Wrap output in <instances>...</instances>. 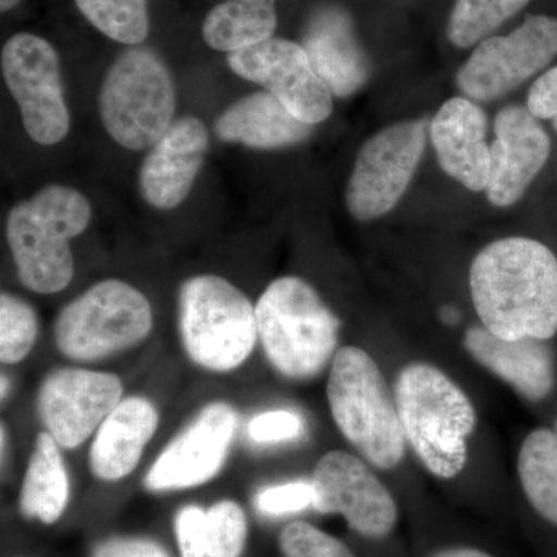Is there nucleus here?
Instances as JSON below:
<instances>
[{
    "label": "nucleus",
    "instance_id": "nucleus-1",
    "mask_svg": "<svg viewBox=\"0 0 557 557\" xmlns=\"http://www.w3.org/2000/svg\"><path fill=\"white\" fill-rule=\"evenodd\" d=\"M469 289L483 327L502 339L557 335V256L530 237H505L472 260Z\"/></svg>",
    "mask_w": 557,
    "mask_h": 557
},
{
    "label": "nucleus",
    "instance_id": "nucleus-2",
    "mask_svg": "<svg viewBox=\"0 0 557 557\" xmlns=\"http://www.w3.org/2000/svg\"><path fill=\"white\" fill-rule=\"evenodd\" d=\"M394 398L406 443L421 465L438 479L460 475L478 426L467 392L437 366L410 362L399 370Z\"/></svg>",
    "mask_w": 557,
    "mask_h": 557
},
{
    "label": "nucleus",
    "instance_id": "nucleus-3",
    "mask_svg": "<svg viewBox=\"0 0 557 557\" xmlns=\"http://www.w3.org/2000/svg\"><path fill=\"white\" fill-rule=\"evenodd\" d=\"M91 205L73 186L50 183L11 208L7 240L17 277L39 295H54L75 274L70 242L89 228Z\"/></svg>",
    "mask_w": 557,
    "mask_h": 557
},
{
    "label": "nucleus",
    "instance_id": "nucleus-4",
    "mask_svg": "<svg viewBox=\"0 0 557 557\" xmlns=\"http://www.w3.org/2000/svg\"><path fill=\"white\" fill-rule=\"evenodd\" d=\"M256 322L267 359L285 379H317L339 350V319L304 278L271 282L256 304Z\"/></svg>",
    "mask_w": 557,
    "mask_h": 557
},
{
    "label": "nucleus",
    "instance_id": "nucleus-5",
    "mask_svg": "<svg viewBox=\"0 0 557 557\" xmlns=\"http://www.w3.org/2000/svg\"><path fill=\"white\" fill-rule=\"evenodd\" d=\"M327 399L341 434L369 465L391 471L401 463L408 443L397 405L368 351L339 347L330 364Z\"/></svg>",
    "mask_w": 557,
    "mask_h": 557
},
{
    "label": "nucleus",
    "instance_id": "nucleus-6",
    "mask_svg": "<svg viewBox=\"0 0 557 557\" xmlns=\"http://www.w3.org/2000/svg\"><path fill=\"white\" fill-rule=\"evenodd\" d=\"M98 110L102 127L121 148H152L175 121L177 87L160 54L131 47L102 78Z\"/></svg>",
    "mask_w": 557,
    "mask_h": 557
},
{
    "label": "nucleus",
    "instance_id": "nucleus-7",
    "mask_svg": "<svg viewBox=\"0 0 557 557\" xmlns=\"http://www.w3.org/2000/svg\"><path fill=\"white\" fill-rule=\"evenodd\" d=\"M178 329L189 358L200 368L219 373L244 364L259 338L251 300L215 274H200L183 282Z\"/></svg>",
    "mask_w": 557,
    "mask_h": 557
},
{
    "label": "nucleus",
    "instance_id": "nucleus-8",
    "mask_svg": "<svg viewBox=\"0 0 557 557\" xmlns=\"http://www.w3.org/2000/svg\"><path fill=\"white\" fill-rule=\"evenodd\" d=\"M153 325L152 307L134 285L106 278L69 302L54 322V341L75 361H97L137 346Z\"/></svg>",
    "mask_w": 557,
    "mask_h": 557
},
{
    "label": "nucleus",
    "instance_id": "nucleus-9",
    "mask_svg": "<svg viewBox=\"0 0 557 557\" xmlns=\"http://www.w3.org/2000/svg\"><path fill=\"white\" fill-rule=\"evenodd\" d=\"M0 65L28 137L40 146L60 145L67 138L72 116L57 49L40 36L17 33L3 46Z\"/></svg>",
    "mask_w": 557,
    "mask_h": 557
},
{
    "label": "nucleus",
    "instance_id": "nucleus-10",
    "mask_svg": "<svg viewBox=\"0 0 557 557\" xmlns=\"http://www.w3.org/2000/svg\"><path fill=\"white\" fill-rule=\"evenodd\" d=\"M557 60V16L530 14L507 36H490L457 72L456 83L472 101H493L544 73Z\"/></svg>",
    "mask_w": 557,
    "mask_h": 557
},
{
    "label": "nucleus",
    "instance_id": "nucleus-11",
    "mask_svg": "<svg viewBox=\"0 0 557 557\" xmlns=\"http://www.w3.org/2000/svg\"><path fill=\"white\" fill-rule=\"evenodd\" d=\"M426 123L392 124L359 149L348 178L346 205L351 218L370 222L397 207L426 148Z\"/></svg>",
    "mask_w": 557,
    "mask_h": 557
},
{
    "label": "nucleus",
    "instance_id": "nucleus-12",
    "mask_svg": "<svg viewBox=\"0 0 557 557\" xmlns=\"http://www.w3.org/2000/svg\"><path fill=\"white\" fill-rule=\"evenodd\" d=\"M313 508L322 515H339L359 536L380 541L397 527L399 509L394 494L361 458L332 450L314 468Z\"/></svg>",
    "mask_w": 557,
    "mask_h": 557
},
{
    "label": "nucleus",
    "instance_id": "nucleus-13",
    "mask_svg": "<svg viewBox=\"0 0 557 557\" xmlns=\"http://www.w3.org/2000/svg\"><path fill=\"white\" fill-rule=\"evenodd\" d=\"M226 62L237 76L262 86L304 123L314 126L332 115V91L300 44L270 38L230 53Z\"/></svg>",
    "mask_w": 557,
    "mask_h": 557
},
{
    "label": "nucleus",
    "instance_id": "nucleus-14",
    "mask_svg": "<svg viewBox=\"0 0 557 557\" xmlns=\"http://www.w3.org/2000/svg\"><path fill=\"white\" fill-rule=\"evenodd\" d=\"M123 384L112 373L58 369L39 388V416L62 448L75 449L121 403Z\"/></svg>",
    "mask_w": 557,
    "mask_h": 557
},
{
    "label": "nucleus",
    "instance_id": "nucleus-15",
    "mask_svg": "<svg viewBox=\"0 0 557 557\" xmlns=\"http://www.w3.org/2000/svg\"><path fill=\"white\" fill-rule=\"evenodd\" d=\"M236 413L226 403H212L150 467L145 479L149 491L186 490L203 485L219 474L236 431Z\"/></svg>",
    "mask_w": 557,
    "mask_h": 557
},
{
    "label": "nucleus",
    "instance_id": "nucleus-16",
    "mask_svg": "<svg viewBox=\"0 0 557 557\" xmlns=\"http://www.w3.org/2000/svg\"><path fill=\"white\" fill-rule=\"evenodd\" d=\"M486 197L494 207L518 203L552 153V139L536 116L522 106H507L494 121Z\"/></svg>",
    "mask_w": 557,
    "mask_h": 557
},
{
    "label": "nucleus",
    "instance_id": "nucleus-17",
    "mask_svg": "<svg viewBox=\"0 0 557 557\" xmlns=\"http://www.w3.org/2000/svg\"><path fill=\"white\" fill-rule=\"evenodd\" d=\"M208 127L197 116L175 119L149 149L138 172V190L150 208L172 211L196 185L209 150Z\"/></svg>",
    "mask_w": 557,
    "mask_h": 557
},
{
    "label": "nucleus",
    "instance_id": "nucleus-18",
    "mask_svg": "<svg viewBox=\"0 0 557 557\" xmlns=\"http://www.w3.org/2000/svg\"><path fill=\"white\" fill-rule=\"evenodd\" d=\"M463 346L469 357L528 401H544L555 391L556 357L548 341L502 339L475 325L465 333Z\"/></svg>",
    "mask_w": 557,
    "mask_h": 557
},
{
    "label": "nucleus",
    "instance_id": "nucleus-19",
    "mask_svg": "<svg viewBox=\"0 0 557 557\" xmlns=\"http://www.w3.org/2000/svg\"><path fill=\"white\" fill-rule=\"evenodd\" d=\"M300 46L333 97H351L368 83L369 58L346 10L329 5L314 11Z\"/></svg>",
    "mask_w": 557,
    "mask_h": 557
},
{
    "label": "nucleus",
    "instance_id": "nucleus-20",
    "mask_svg": "<svg viewBox=\"0 0 557 557\" xmlns=\"http://www.w3.org/2000/svg\"><path fill=\"white\" fill-rule=\"evenodd\" d=\"M486 116L468 98H453L440 108L431 123V139L442 170L469 190H486L491 146L486 143Z\"/></svg>",
    "mask_w": 557,
    "mask_h": 557
},
{
    "label": "nucleus",
    "instance_id": "nucleus-21",
    "mask_svg": "<svg viewBox=\"0 0 557 557\" xmlns=\"http://www.w3.org/2000/svg\"><path fill=\"white\" fill-rule=\"evenodd\" d=\"M215 137L249 149L274 150L310 138L313 126L296 119L270 91H255L231 102L215 119Z\"/></svg>",
    "mask_w": 557,
    "mask_h": 557
},
{
    "label": "nucleus",
    "instance_id": "nucleus-22",
    "mask_svg": "<svg viewBox=\"0 0 557 557\" xmlns=\"http://www.w3.org/2000/svg\"><path fill=\"white\" fill-rule=\"evenodd\" d=\"M159 426V413L149 399H121L98 428L90 448V469L98 479L115 482L137 468L143 450Z\"/></svg>",
    "mask_w": 557,
    "mask_h": 557
},
{
    "label": "nucleus",
    "instance_id": "nucleus-23",
    "mask_svg": "<svg viewBox=\"0 0 557 557\" xmlns=\"http://www.w3.org/2000/svg\"><path fill=\"white\" fill-rule=\"evenodd\" d=\"M247 518L236 502L211 508L186 507L175 519L182 557H240L247 541Z\"/></svg>",
    "mask_w": 557,
    "mask_h": 557
},
{
    "label": "nucleus",
    "instance_id": "nucleus-24",
    "mask_svg": "<svg viewBox=\"0 0 557 557\" xmlns=\"http://www.w3.org/2000/svg\"><path fill=\"white\" fill-rule=\"evenodd\" d=\"M58 446L47 431L36 438L21 490V511L25 518L53 523L67 507L69 475Z\"/></svg>",
    "mask_w": 557,
    "mask_h": 557
},
{
    "label": "nucleus",
    "instance_id": "nucleus-25",
    "mask_svg": "<svg viewBox=\"0 0 557 557\" xmlns=\"http://www.w3.org/2000/svg\"><path fill=\"white\" fill-rule=\"evenodd\" d=\"M276 27V0H225L209 11L201 35L212 50L230 54L273 38Z\"/></svg>",
    "mask_w": 557,
    "mask_h": 557
},
{
    "label": "nucleus",
    "instance_id": "nucleus-26",
    "mask_svg": "<svg viewBox=\"0 0 557 557\" xmlns=\"http://www.w3.org/2000/svg\"><path fill=\"white\" fill-rule=\"evenodd\" d=\"M520 486L528 504L549 525L557 528V434L536 428L523 438L518 456Z\"/></svg>",
    "mask_w": 557,
    "mask_h": 557
},
{
    "label": "nucleus",
    "instance_id": "nucleus-27",
    "mask_svg": "<svg viewBox=\"0 0 557 557\" xmlns=\"http://www.w3.org/2000/svg\"><path fill=\"white\" fill-rule=\"evenodd\" d=\"M531 0H456L448 22V39L458 49L479 46Z\"/></svg>",
    "mask_w": 557,
    "mask_h": 557
},
{
    "label": "nucleus",
    "instance_id": "nucleus-28",
    "mask_svg": "<svg viewBox=\"0 0 557 557\" xmlns=\"http://www.w3.org/2000/svg\"><path fill=\"white\" fill-rule=\"evenodd\" d=\"M84 17L115 42L139 46L149 35L148 0H75Z\"/></svg>",
    "mask_w": 557,
    "mask_h": 557
},
{
    "label": "nucleus",
    "instance_id": "nucleus-29",
    "mask_svg": "<svg viewBox=\"0 0 557 557\" xmlns=\"http://www.w3.org/2000/svg\"><path fill=\"white\" fill-rule=\"evenodd\" d=\"M38 336V317L27 300L2 293L0 296V359L3 364L24 361Z\"/></svg>",
    "mask_w": 557,
    "mask_h": 557
},
{
    "label": "nucleus",
    "instance_id": "nucleus-30",
    "mask_svg": "<svg viewBox=\"0 0 557 557\" xmlns=\"http://www.w3.org/2000/svg\"><path fill=\"white\" fill-rule=\"evenodd\" d=\"M278 545L285 557H355L339 539L307 522L285 527Z\"/></svg>",
    "mask_w": 557,
    "mask_h": 557
},
{
    "label": "nucleus",
    "instance_id": "nucleus-31",
    "mask_svg": "<svg viewBox=\"0 0 557 557\" xmlns=\"http://www.w3.org/2000/svg\"><path fill=\"white\" fill-rule=\"evenodd\" d=\"M313 483L306 480L265 487L256 497V508L267 516H287L313 508Z\"/></svg>",
    "mask_w": 557,
    "mask_h": 557
},
{
    "label": "nucleus",
    "instance_id": "nucleus-32",
    "mask_svg": "<svg viewBox=\"0 0 557 557\" xmlns=\"http://www.w3.org/2000/svg\"><path fill=\"white\" fill-rule=\"evenodd\" d=\"M302 431V418L292 410L263 412L248 424L249 438L256 443L288 442L300 437Z\"/></svg>",
    "mask_w": 557,
    "mask_h": 557
},
{
    "label": "nucleus",
    "instance_id": "nucleus-33",
    "mask_svg": "<svg viewBox=\"0 0 557 557\" xmlns=\"http://www.w3.org/2000/svg\"><path fill=\"white\" fill-rule=\"evenodd\" d=\"M527 109L539 121H552L557 131V64L534 81L528 91Z\"/></svg>",
    "mask_w": 557,
    "mask_h": 557
},
{
    "label": "nucleus",
    "instance_id": "nucleus-34",
    "mask_svg": "<svg viewBox=\"0 0 557 557\" xmlns=\"http://www.w3.org/2000/svg\"><path fill=\"white\" fill-rule=\"evenodd\" d=\"M94 557H171L149 539H110L95 549Z\"/></svg>",
    "mask_w": 557,
    "mask_h": 557
},
{
    "label": "nucleus",
    "instance_id": "nucleus-35",
    "mask_svg": "<svg viewBox=\"0 0 557 557\" xmlns=\"http://www.w3.org/2000/svg\"><path fill=\"white\" fill-rule=\"evenodd\" d=\"M429 557H494L483 549L472 547H449L432 553Z\"/></svg>",
    "mask_w": 557,
    "mask_h": 557
},
{
    "label": "nucleus",
    "instance_id": "nucleus-36",
    "mask_svg": "<svg viewBox=\"0 0 557 557\" xmlns=\"http://www.w3.org/2000/svg\"><path fill=\"white\" fill-rule=\"evenodd\" d=\"M20 2L21 0H0V9H2V11H9L14 9Z\"/></svg>",
    "mask_w": 557,
    "mask_h": 557
},
{
    "label": "nucleus",
    "instance_id": "nucleus-37",
    "mask_svg": "<svg viewBox=\"0 0 557 557\" xmlns=\"http://www.w3.org/2000/svg\"><path fill=\"white\" fill-rule=\"evenodd\" d=\"M10 381L5 375H2V399L7 398V394H9Z\"/></svg>",
    "mask_w": 557,
    "mask_h": 557
},
{
    "label": "nucleus",
    "instance_id": "nucleus-38",
    "mask_svg": "<svg viewBox=\"0 0 557 557\" xmlns=\"http://www.w3.org/2000/svg\"><path fill=\"white\" fill-rule=\"evenodd\" d=\"M555 431H556V434H557V418H556V421H555Z\"/></svg>",
    "mask_w": 557,
    "mask_h": 557
}]
</instances>
